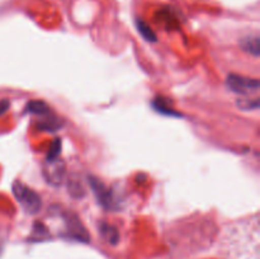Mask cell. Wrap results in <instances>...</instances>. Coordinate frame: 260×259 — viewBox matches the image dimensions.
<instances>
[{
    "label": "cell",
    "mask_w": 260,
    "mask_h": 259,
    "mask_svg": "<svg viewBox=\"0 0 260 259\" xmlns=\"http://www.w3.org/2000/svg\"><path fill=\"white\" fill-rule=\"evenodd\" d=\"M259 217L231 223L221 238V254L225 259H260Z\"/></svg>",
    "instance_id": "6da1fadb"
},
{
    "label": "cell",
    "mask_w": 260,
    "mask_h": 259,
    "mask_svg": "<svg viewBox=\"0 0 260 259\" xmlns=\"http://www.w3.org/2000/svg\"><path fill=\"white\" fill-rule=\"evenodd\" d=\"M13 192H14V196L19 201L22 207L25 210V212L30 213V215H35L42 207V200H41L40 195L36 193L33 189H30V188L25 187L20 182L14 183V185H13Z\"/></svg>",
    "instance_id": "7a4b0ae2"
},
{
    "label": "cell",
    "mask_w": 260,
    "mask_h": 259,
    "mask_svg": "<svg viewBox=\"0 0 260 259\" xmlns=\"http://www.w3.org/2000/svg\"><path fill=\"white\" fill-rule=\"evenodd\" d=\"M228 86L231 90L235 91V93L249 95V94L258 93L260 84L259 80H256V79H249L239 75H230L228 78Z\"/></svg>",
    "instance_id": "3957f363"
},
{
    "label": "cell",
    "mask_w": 260,
    "mask_h": 259,
    "mask_svg": "<svg viewBox=\"0 0 260 259\" xmlns=\"http://www.w3.org/2000/svg\"><path fill=\"white\" fill-rule=\"evenodd\" d=\"M46 163H48L47 169L45 170L46 173V179L48 180L52 184H58L61 182L63 177V164L58 159L55 160H46Z\"/></svg>",
    "instance_id": "277c9868"
},
{
    "label": "cell",
    "mask_w": 260,
    "mask_h": 259,
    "mask_svg": "<svg viewBox=\"0 0 260 259\" xmlns=\"http://www.w3.org/2000/svg\"><path fill=\"white\" fill-rule=\"evenodd\" d=\"M241 47L244 51L251 53L254 56H259V36H250L246 37L245 40L241 41Z\"/></svg>",
    "instance_id": "5b68a950"
},
{
    "label": "cell",
    "mask_w": 260,
    "mask_h": 259,
    "mask_svg": "<svg viewBox=\"0 0 260 259\" xmlns=\"http://www.w3.org/2000/svg\"><path fill=\"white\" fill-rule=\"evenodd\" d=\"M27 111L30 113L38 114V116H50V109L45 102H29L27 106Z\"/></svg>",
    "instance_id": "8992f818"
},
{
    "label": "cell",
    "mask_w": 260,
    "mask_h": 259,
    "mask_svg": "<svg viewBox=\"0 0 260 259\" xmlns=\"http://www.w3.org/2000/svg\"><path fill=\"white\" fill-rule=\"evenodd\" d=\"M137 29L141 32V35L144 36L145 40H149V41H155V35L150 27H147L142 20H137Z\"/></svg>",
    "instance_id": "52a82bcc"
},
{
    "label": "cell",
    "mask_w": 260,
    "mask_h": 259,
    "mask_svg": "<svg viewBox=\"0 0 260 259\" xmlns=\"http://www.w3.org/2000/svg\"><path fill=\"white\" fill-rule=\"evenodd\" d=\"M8 108H9V102L8 101H0V116H2L3 113H5V112L8 111Z\"/></svg>",
    "instance_id": "ba28073f"
}]
</instances>
